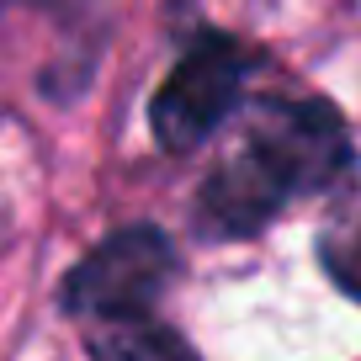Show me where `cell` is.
<instances>
[{
	"mask_svg": "<svg viewBox=\"0 0 361 361\" xmlns=\"http://www.w3.org/2000/svg\"><path fill=\"white\" fill-rule=\"evenodd\" d=\"M350 176V133L314 96H271L255 106L239 149L202 180L197 228L207 239H245L266 228L293 197L329 192Z\"/></svg>",
	"mask_w": 361,
	"mask_h": 361,
	"instance_id": "1",
	"label": "cell"
},
{
	"mask_svg": "<svg viewBox=\"0 0 361 361\" xmlns=\"http://www.w3.org/2000/svg\"><path fill=\"white\" fill-rule=\"evenodd\" d=\"M176 276V245L154 224H133L106 234L75 271L64 276V314L90 324H128L149 319V308L165 298Z\"/></svg>",
	"mask_w": 361,
	"mask_h": 361,
	"instance_id": "2",
	"label": "cell"
},
{
	"mask_svg": "<svg viewBox=\"0 0 361 361\" xmlns=\"http://www.w3.org/2000/svg\"><path fill=\"white\" fill-rule=\"evenodd\" d=\"M255 59L224 32H202L186 54L176 59V69L165 75V85L149 102V128H154L159 149L186 154V149L207 144L218 128L234 117L239 96H245V75Z\"/></svg>",
	"mask_w": 361,
	"mask_h": 361,
	"instance_id": "3",
	"label": "cell"
},
{
	"mask_svg": "<svg viewBox=\"0 0 361 361\" xmlns=\"http://www.w3.org/2000/svg\"><path fill=\"white\" fill-rule=\"evenodd\" d=\"M90 361H197V350L176 335V329L154 324V319H128V324H96L85 340Z\"/></svg>",
	"mask_w": 361,
	"mask_h": 361,
	"instance_id": "4",
	"label": "cell"
},
{
	"mask_svg": "<svg viewBox=\"0 0 361 361\" xmlns=\"http://www.w3.org/2000/svg\"><path fill=\"white\" fill-rule=\"evenodd\" d=\"M324 266H329V276L361 303V207L324 228Z\"/></svg>",
	"mask_w": 361,
	"mask_h": 361,
	"instance_id": "5",
	"label": "cell"
}]
</instances>
